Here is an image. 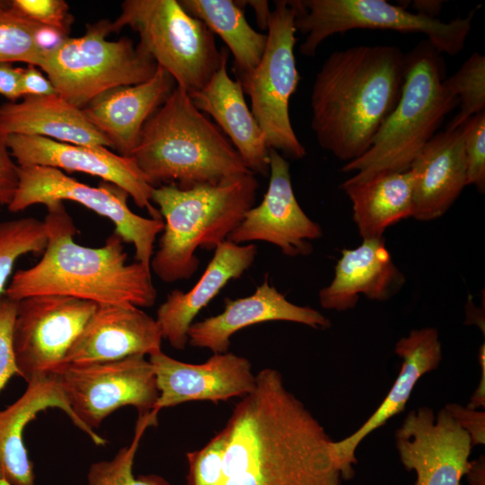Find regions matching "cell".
Segmentation results:
<instances>
[{
  "label": "cell",
  "instance_id": "47",
  "mask_svg": "<svg viewBox=\"0 0 485 485\" xmlns=\"http://www.w3.org/2000/svg\"><path fill=\"white\" fill-rule=\"evenodd\" d=\"M0 485H11V484L7 482L5 480L0 479Z\"/></svg>",
  "mask_w": 485,
  "mask_h": 485
},
{
  "label": "cell",
  "instance_id": "34",
  "mask_svg": "<svg viewBox=\"0 0 485 485\" xmlns=\"http://www.w3.org/2000/svg\"><path fill=\"white\" fill-rule=\"evenodd\" d=\"M226 443L223 428L202 448L186 454L189 465L186 485H220Z\"/></svg>",
  "mask_w": 485,
  "mask_h": 485
},
{
  "label": "cell",
  "instance_id": "25",
  "mask_svg": "<svg viewBox=\"0 0 485 485\" xmlns=\"http://www.w3.org/2000/svg\"><path fill=\"white\" fill-rule=\"evenodd\" d=\"M228 55L208 83L190 95L195 106L208 114L232 143L251 172L269 174V148L249 108L242 88L227 72Z\"/></svg>",
  "mask_w": 485,
  "mask_h": 485
},
{
  "label": "cell",
  "instance_id": "36",
  "mask_svg": "<svg viewBox=\"0 0 485 485\" xmlns=\"http://www.w3.org/2000/svg\"><path fill=\"white\" fill-rule=\"evenodd\" d=\"M10 7L27 19L69 37L74 17L64 0H12Z\"/></svg>",
  "mask_w": 485,
  "mask_h": 485
},
{
  "label": "cell",
  "instance_id": "27",
  "mask_svg": "<svg viewBox=\"0 0 485 485\" xmlns=\"http://www.w3.org/2000/svg\"><path fill=\"white\" fill-rule=\"evenodd\" d=\"M27 384L22 395L0 410V479L11 485H35L33 463L22 441V432L38 413L57 408L76 424L54 375L40 376Z\"/></svg>",
  "mask_w": 485,
  "mask_h": 485
},
{
  "label": "cell",
  "instance_id": "14",
  "mask_svg": "<svg viewBox=\"0 0 485 485\" xmlns=\"http://www.w3.org/2000/svg\"><path fill=\"white\" fill-rule=\"evenodd\" d=\"M394 437L401 463L416 474L414 485H461L472 445L445 408L410 410Z\"/></svg>",
  "mask_w": 485,
  "mask_h": 485
},
{
  "label": "cell",
  "instance_id": "46",
  "mask_svg": "<svg viewBox=\"0 0 485 485\" xmlns=\"http://www.w3.org/2000/svg\"><path fill=\"white\" fill-rule=\"evenodd\" d=\"M9 6V1H2L0 0V9H4Z\"/></svg>",
  "mask_w": 485,
  "mask_h": 485
},
{
  "label": "cell",
  "instance_id": "18",
  "mask_svg": "<svg viewBox=\"0 0 485 485\" xmlns=\"http://www.w3.org/2000/svg\"><path fill=\"white\" fill-rule=\"evenodd\" d=\"M162 340L156 320L140 307L131 304H97L68 349L63 365L146 357L162 350Z\"/></svg>",
  "mask_w": 485,
  "mask_h": 485
},
{
  "label": "cell",
  "instance_id": "13",
  "mask_svg": "<svg viewBox=\"0 0 485 485\" xmlns=\"http://www.w3.org/2000/svg\"><path fill=\"white\" fill-rule=\"evenodd\" d=\"M97 304L60 295H39L17 301L13 347L18 375L27 383L53 375Z\"/></svg>",
  "mask_w": 485,
  "mask_h": 485
},
{
  "label": "cell",
  "instance_id": "44",
  "mask_svg": "<svg viewBox=\"0 0 485 485\" xmlns=\"http://www.w3.org/2000/svg\"><path fill=\"white\" fill-rule=\"evenodd\" d=\"M444 1L438 0H417L414 1L412 6L415 13L426 17L437 19L440 13Z\"/></svg>",
  "mask_w": 485,
  "mask_h": 485
},
{
  "label": "cell",
  "instance_id": "45",
  "mask_svg": "<svg viewBox=\"0 0 485 485\" xmlns=\"http://www.w3.org/2000/svg\"><path fill=\"white\" fill-rule=\"evenodd\" d=\"M483 455L475 461H471L470 467L465 474L470 485H485V464Z\"/></svg>",
  "mask_w": 485,
  "mask_h": 485
},
{
  "label": "cell",
  "instance_id": "39",
  "mask_svg": "<svg viewBox=\"0 0 485 485\" xmlns=\"http://www.w3.org/2000/svg\"><path fill=\"white\" fill-rule=\"evenodd\" d=\"M445 409L468 433L472 446L485 444V412L483 410L463 407L457 403H448Z\"/></svg>",
  "mask_w": 485,
  "mask_h": 485
},
{
  "label": "cell",
  "instance_id": "15",
  "mask_svg": "<svg viewBox=\"0 0 485 485\" xmlns=\"http://www.w3.org/2000/svg\"><path fill=\"white\" fill-rule=\"evenodd\" d=\"M7 144L18 166H46L100 177L123 189L152 218H162L152 204L154 187L132 157L104 146L74 145L39 136L9 135Z\"/></svg>",
  "mask_w": 485,
  "mask_h": 485
},
{
  "label": "cell",
  "instance_id": "1",
  "mask_svg": "<svg viewBox=\"0 0 485 485\" xmlns=\"http://www.w3.org/2000/svg\"><path fill=\"white\" fill-rule=\"evenodd\" d=\"M224 430L220 485H341L333 440L276 369L256 375Z\"/></svg>",
  "mask_w": 485,
  "mask_h": 485
},
{
  "label": "cell",
  "instance_id": "20",
  "mask_svg": "<svg viewBox=\"0 0 485 485\" xmlns=\"http://www.w3.org/2000/svg\"><path fill=\"white\" fill-rule=\"evenodd\" d=\"M394 352L402 359V364L383 402L353 434L332 443L333 456L342 480L349 481L354 477L355 453L363 439L403 411L419 379L438 367L442 359L438 331L432 327L411 330L397 341Z\"/></svg>",
  "mask_w": 485,
  "mask_h": 485
},
{
  "label": "cell",
  "instance_id": "9",
  "mask_svg": "<svg viewBox=\"0 0 485 485\" xmlns=\"http://www.w3.org/2000/svg\"><path fill=\"white\" fill-rule=\"evenodd\" d=\"M295 26L305 39L299 51L313 57L327 38L354 29L422 33L439 52L457 55L464 47L476 9L447 22L411 13L384 0H293Z\"/></svg>",
  "mask_w": 485,
  "mask_h": 485
},
{
  "label": "cell",
  "instance_id": "19",
  "mask_svg": "<svg viewBox=\"0 0 485 485\" xmlns=\"http://www.w3.org/2000/svg\"><path fill=\"white\" fill-rule=\"evenodd\" d=\"M284 321L328 329L331 321L319 311L289 302L266 278L249 296L225 298L224 311L193 322L188 331V344L215 353L228 352L231 337L238 331L258 323Z\"/></svg>",
  "mask_w": 485,
  "mask_h": 485
},
{
  "label": "cell",
  "instance_id": "3",
  "mask_svg": "<svg viewBox=\"0 0 485 485\" xmlns=\"http://www.w3.org/2000/svg\"><path fill=\"white\" fill-rule=\"evenodd\" d=\"M48 241L41 259L17 270L4 295L15 301L39 295H60L96 304H131L151 307L156 289L151 269L128 263L123 240L114 231L101 247L74 241L76 228L62 201L46 206Z\"/></svg>",
  "mask_w": 485,
  "mask_h": 485
},
{
  "label": "cell",
  "instance_id": "24",
  "mask_svg": "<svg viewBox=\"0 0 485 485\" xmlns=\"http://www.w3.org/2000/svg\"><path fill=\"white\" fill-rule=\"evenodd\" d=\"M412 217L430 221L443 216L467 186L460 128L436 133L411 163Z\"/></svg>",
  "mask_w": 485,
  "mask_h": 485
},
{
  "label": "cell",
  "instance_id": "42",
  "mask_svg": "<svg viewBox=\"0 0 485 485\" xmlns=\"http://www.w3.org/2000/svg\"><path fill=\"white\" fill-rule=\"evenodd\" d=\"M479 362L481 368V377L478 387L474 391L467 407L477 410L485 407V347L482 344L479 351Z\"/></svg>",
  "mask_w": 485,
  "mask_h": 485
},
{
  "label": "cell",
  "instance_id": "41",
  "mask_svg": "<svg viewBox=\"0 0 485 485\" xmlns=\"http://www.w3.org/2000/svg\"><path fill=\"white\" fill-rule=\"evenodd\" d=\"M22 68L13 66L12 63L0 62V94L10 101L22 98Z\"/></svg>",
  "mask_w": 485,
  "mask_h": 485
},
{
  "label": "cell",
  "instance_id": "7",
  "mask_svg": "<svg viewBox=\"0 0 485 485\" xmlns=\"http://www.w3.org/2000/svg\"><path fill=\"white\" fill-rule=\"evenodd\" d=\"M128 26L137 47L169 73L189 95L201 90L228 52L218 49L214 33L177 0H126L111 22V32Z\"/></svg>",
  "mask_w": 485,
  "mask_h": 485
},
{
  "label": "cell",
  "instance_id": "29",
  "mask_svg": "<svg viewBox=\"0 0 485 485\" xmlns=\"http://www.w3.org/2000/svg\"><path fill=\"white\" fill-rule=\"evenodd\" d=\"M190 15L203 22L226 44L234 56V75L253 69L264 52L267 34L247 22L242 7L234 0H179Z\"/></svg>",
  "mask_w": 485,
  "mask_h": 485
},
{
  "label": "cell",
  "instance_id": "28",
  "mask_svg": "<svg viewBox=\"0 0 485 485\" xmlns=\"http://www.w3.org/2000/svg\"><path fill=\"white\" fill-rule=\"evenodd\" d=\"M341 188L351 201L353 220L363 240L381 238L387 227L412 216L413 177L410 170L354 175Z\"/></svg>",
  "mask_w": 485,
  "mask_h": 485
},
{
  "label": "cell",
  "instance_id": "35",
  "mask_svg": "<svg viewBox=\"0 0 485 485\" xmlns=\"http://www.w3.org/2000/svg\"><path fill=\"white\" fill-rule=\"evenodd\" d=\"M466 163L467 185L485 191V111L469 118L460 126Z\"/></svg>",
  "mask_w": 485,
  "mask_h": 485
},
{
  "label": "cell",
  "instance_id": "30",
  "mask_svg": "<svg viewBox=\"0 0 485 485\" xmlns=\"http://www.w3.org/2000/svg\"><path fill=\"white\" fill-rule=\"evenodd\" d=\"M159 411L138 415L134 436L130 444L120 448L110 460H102L91 464L87 473L88 485H172L158 474L135 476L133 465L140 441L147 428L157 424Z\"/></svg>",
  "mask_w": 485,
  "mask_h": 485
},
{
  "label": "cell",
  "instance_id": "40",
  "mask_svg": "<svg viewBox=\"0 0 485 485\" xmlns=\"http://www.w3.org/2000/svg\"><path fill=\"white\" fill-rule=\"evenodd\" d=\"M34 65L22 68L21 88L22 97L56 94L57 91L49 81Z\"/></svg>",
  "mask_w": 485,
  "mask_h": 485
},
{
  "label": "cell",
  "instance_id": "37",
  "mask_svg": "<svg viewBox=\"0 0 485 485\" xmlns=\"http://www.w3.org/2000/svg\"><path fill=\"white\" fill-rule=\"evenodd\" d=\"M17 301L0 295V391L13 375H18L13 347V329Z\"/></svg>",
  "mask_w": 485,
  "mask_h": 485
},
{
  "label": "cell",
  "instance_id": "22",
  "mask_svg": "<svg viewBox=\"0 0 485 485\" xmlns=\"http://www.w3.org/2000/svg\"><path fill=\"white\" fill-rule=\"evenodd\" d=\"M254 244H237L229 240L218 244L204 273L189 291H171L157 309L156 322L163 339L182 350L188 344V331L198 313L232 279L240 278L254 261Z\"/></svg>",
  "mask_w": 485,
  "mask_h": 485
},
{
  "label": "cell",
  "instance_id": "8",
  "mask_svg": "<svg viewBox=\"0 0 485 485\" xmlns=\"http://www.w3.org/2000/svg\"><path fill=\"white\" fill-rule=\"evenodd\" d=\"M110 32L109 20L88 24L83 36L68 37L45 52L38 66L57 93L79 109L107 91L142 84L157 70L154 60L129 38L108 40Z\"/></svg>",
  "mask_w": 485,
  "mask_h": 485
},
{
  "label": "cell",
  "instance_id": "12",
  "mask_svg": "<svg viewBox=\"0 0 485 485\" xmlns=\"http://www.w3.org/2000/svg\"><path fill=\"white\" fill-rule=\"evenodd\" d=\"M18 177L17 190L7 207L10 212L55 201L78 203L111 221L123 242L134 246L136 261L150 269L154 243L163 229V220L135 214L128 205L129 195L123 189L104 181L92 187L58 169L39 165L18 166Z\"/></svg>",
  "mask_w": 485,
  "mask_h": 485
},
{
  "label": "cell",
  "instance_id": "26",
  "mask_svg": "<svg viewBox=\"0 0 485 485\" xmlns=\"http://www.w3.org/2000/svg\"><path fill=\"white\" fill-rule=\"evenodd\" d=\"M0 123L9 135L39 136L58 142L111 147L82 109L56 94L24 96L0 106Z\"/></svg>",
  "mask_w": 485,
  "mask_h": 485
},
{
  "label": "cell",
  "instance_id": "6",
  "mask_svg": "<svg viewBox=\"0 0 485 485\" xmlns=\"http://www.w3.org/2000/svg\"><path fill=\"white\" fill-rule=\"evenodd\" d=\"M445 65L427 40L406 54L401 93L393 110L360 157L341 171L366 177L380 172H405L458 104L445 86Z\"/></svg>",
  "mask_w": 485,
  "mask_h": 485
},
{
  "label": "cell",
  "instance_id": "43",
  "mask_svg": "<svg viewBox=\"0 0 485 485\" xmlns=\"http://www.w3.org/2000/svg\"><path fill=\"white\" fill-rule=\"evenodd\" d=\"M242 7L244 5L251 6L255 13L256 22L258 26L261 30H268L269 22L270 20L271 10L269 8V2L266 0H247L237 1Z\"/></svg>",
  "mask_w": 485,
  "mask_h": 485
},
{
  "label": "cell",
  "instance_id": "17",
  "mask_svg": "<svg viewBox=\"0 0 485 485\" xmlns=\"http://www.w3.org/2000/svg\"><path fill=\"white\" fill-rule=\"evenodd\" d=\"M148 357L159 391L157 411L189 401L242 398L255 387L251 362L231 352L215 353L201 364L177 360L162 350Z\"/></svg>",
  "mask_w": 485,
  "mask_h": 485
},
{
  "label": "cell",
  "instance_id": "16",
  "mask_svg": "<svg viewBox=\"0 0 485 485\" xmlns=\"http://www.w3.org/2000/svg\"><path fill=\"white\" fill-rule=\"evenodd\" d=\"M269 181L261 202L250 208L229 241L241 244L262 241L278 246L289 257L307 256L312 240L322 235L321 226L300 207L292 187L289 163L269 148Z\"/></svg>",
  "mask_w": 485,
  "mask_h": 485
},
{
  "label": "cell",
  "instance_id": "31",
  "mask_svg": "<svg viewBox=\"0 0 485 485\" xmlns=\"http://www.w3.org/2000/svg\"><path fill=\"white\" fill-rule=\"evenodd\" d=\"M48 234L44 221L22 217L0 222V295L17 260L28 253L43 252Z\"/></svg>",
  "mask_w": 485,
  "mask_h": 485
},
{
  "label": "cell",
  "instance_id": "38",
  "mask_svg": "<svg viewBox=\"0 0 485 485\" xmlns=\"http://www.w3.org/2000/svg\"><path fill=\"white\" fill-rule=\"evenodd\" d=\"M8 135L0 123V206L13 200L18 187V165L13 161L7 144Z\"/></svg>",
  "mask_w": 485,
  "mask_h": 485
},
{
  "label": "cell",
  "instance_id": "2",
  "mask_svg": "<svg viewBox=\"0 0 485 485\" xmlns=\"http://www.w3.org/2000/svg\"><path fill=\"white\" fill-rule=\"evenodd\" d=\"M406 54L390 45H359L330 54L311 93V128L320 146L348 163L364 154L393 110Z\"/></svg>",
  "mask_w": 485,
  "mask_h": 485
},
{
  "label": "cell",
  "instance_id": "4",
  "mask_svg": "<svg viewBox=\"0 0 485 485\" xmlns=\"http://www.w3.org/2000/svg\"><path fill=\"white\" fill-rule=\"evenodd\" d=\"M130 157L154 188L186 190L251 172L220 128L177 85L145 123Z\"/></svg>",
  "mask_w": 485,
  "mask_h": 485
},
{
  "label": "cell",
  "instance_id": "23",
  "mask_svg": "<svg viewBox=\"0 0 485 485\" xmlns=\"http://www.w3.org/2000/svg\"><path fill=\"white\" fill-rule=\"evenodd\" d=\"M405 277L393 263L384 237L364 239L354 249H343L332 281L319 292L320 304L346 311L356 306L358 295L386 301L401 290Z\"/></svg>",
  "mask_w": 485,
  "mask_h": 485
},
{
  "label": "cell",
  "instance_id": "5",
  "mask_svg": "<svg viewBox=\"0 0 485 485\" xmlns=\"http://www.w3.org/2000/svg\"><path fill=\"white\" fill-rule=\"evenodd\" d=\"M258 188L251 172L186 190L154 188L152 203L158 206L164 226L151 270L167 283L189 279L198 268L196 251L215 250L228 239L253 207Z\"/></svg>",
  "mask_w": 485,
  "mask_h": 485
},
{
  "label": "cell",
  "instance_id": "32",
  "mask_svg": "<svg viewBox=\"0 0 485 485\" xmlns=\"http://www.w3.org/2000/svg\"><path fill=\"white\" fill-rule=\"evenodd\" d=\"M444 84L460 105L459 112L446 128L455 129L469 118L485 111L484 55L473 52L454 75L444 80Z\"/></svg>",
  "mask_w": 485,
  "mask_h": 485
},
{
  "label": "cell",
  "instance_id": "10",
  "mask_svg": "<svg viewBox=\"0 0 485 485\" xmlns=\"http://www.w3.org/2000/svg\"><path fill=\"white\" fill-rule=\"evenodd\" d=\"M295 18L291 1H275L260 60L251 71L235 76L250 97L251 111L264 133L268 147L301 159L306 151L293 129L289 116V100L300 80L294 53Z\"/></svg>",
  "mask_w": 485,
  "mask_h": 485
},
{
  "label": "cell",
  "instance_id": "33",
  "mask_svg": "<svg viewBox=\"0 0 485 485\" xmlns=\"http://www.w3.org/2000/svg\"><path fill=\"white\" fill-rule=\"evenodd\" d=\"M40 24L9 6L0 9V62H23L39 66L44 55L38 40Z\"/></svg>",
  "mask_w": 485,
  "mask_h": 485
},
{
  "label": "cell",
  "instance_id": "21",
  "mask_svg": "<svg viewBox=\"0 0 485 485\" xmlns=\"http://www.w3.org/2000/svg\"><path fill=\"white\" fill-rule=\"evenodd\" d=\"M176 83L157 66L147 81L107 91L84 106L89 121L110 141L119 154L130 157L147 119L165 101Z\"/></svg>",
  "mask_w": 485,
  "mask_h": 485
},
{
  "label": "cell",
  "instance_id": "11",
  "mask_svg": "<svg viewBox=\"0 0 485 485\" xmlns=\"http://www.w3.org/2000/svg\"><path fill=\"white\" fill-rule=\"evenodd\" d=\"M76 424L96 445L106 440L94 428L110 413L133 406L138 415L154 409L159 396L156 378L145 356L120 360L63 365L53 374Z\"/></svg>",
  "mask_w": 485,
  "mask_h": 485
}]
</instances>
